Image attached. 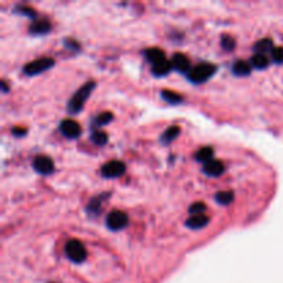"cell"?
<instances>
[{
    "instance_id": "cell-1",
    "label": "cell",
    "mask_w": 283,
    "mask_h": 283,
    "mask_svg": "<svg viewBox=\"0 0 283 283\" xmlns=\"http://www.w3.org/2000/svg\"><path fill=\"white\" fill-rule=\"evenodd\" d=\"M94 87H95V83H94V82H87L86 85L82 86L78 92L72 95V98L69 99V102H68V105H66L69 113H78L82 111V108L85 105L86 99L90 97V94H92L93 90H94Z\"/></svg>"
},
{
    "instance_id": "cell-2",
    "label": "cell",
    "mask_w": 283,
    "mask_h": 283,
    "mask_svg": "<svg viewBox=\"0 0 283 283\" xmlns=\"http://www.w3.org/2000/svg\"><path fill=\"white\" fill-rule=\"evenodd\" d=\"M217 68L213 64H199L196 66H192V69L188 72V79L192 83H205L216 73Z\"/></svg>"
},
{
    "instance_id": "cell-3",
    "label": "cell",
    "mask_w": 283,
    "mask_h": 283,
    "mask_svg": "<svg viewBox=\"0 0 283 283\" xmlns=\"http://www.w3.org/2000/svg\"><path fill=\"white\" fill-rule=\"evenodd\" d=\"M65 255L71 260L72 262L80 264L86 260L87 257V252L86 248L83 246V243L78 239H71L69 242H66L65 245Z\"/></svg>"
},
{
    "instance_id": "cell-4",
    "label": "cell",
    "mask_w": 283,
    "mask_h": 283,
    "mask_svg": "<svg viewBox=\"0 0 283 283\" xmlns=\"http://www.w3.org/2000/svg\"><path fill=\"white\" fill-rule=\"evenodd\" d=\"M54 66V60L50 58V57H42V58H37L35 61L29 63L24 66V73L28 75V76H35L39 73H43L44 71H49L50 68Z\"/></svg>"
},
{
    "instance_id": "cell-5",
    "label": "cell",
    "mask_w": 283,
    "mask_h": 283,
    "mask_svg": "<svg viewBox=\"0 0 283 283\" xmlns=\"http://www.w3.org/2000/svg\"><path fill=\"white\" fill-rule=\"evenodd\" d=\"M128 224L127 214L121 210H113L106 216V226L112 231H121Z\"/></svg>"
},
{
    "instance_id": "cell-6",
    "label": "cell",
    "mask_w": 283,
    "mask_h": 283,
    "mask_svg": "<svg viewBox=\"0 0 283 283\" xmlns=\"http://www.w3.org/2000/svg\"><path fill=\"white\" fill-rule=\"evenodd\" d=\"M126 171V164L121 160H111L106 162L102 167H101V174L105 178H118L122 174H125Z\"/></svg>"
},
{
    "instance_id": "cell-7",
    "label": "cell",
    "mask_w": 283,
    "mask_h": 283,
    "mask_svg": "<svg viewBox=\"0 0 283 283\" xmlns=\"http://www.w3.org/2000/svg\"><path fill=\"white\" fill-rule=\"evenodd\" d=\"M60 130L61 133L66 137V138H71V140H75L78 138L79 135L82 134V127L79 125L78 122L72 121V119H64L60 125Z\"/></svg>"
},
{
    "instance_id": "cell-8",
    "label": "cell",
    "mask_w": 283,
    "mask_h": 283,
    "mask_svg": "<svg viewBox=\"0 0 283 283\" xmlns=\"http://www.w3.org/2000/svg\"><path fill=\"white\" fill-rule=\"evenodd\" d=\"M33 169L39 174L47 176V174H51L54 171V163H53L51 157H49V156H36L35 160H33Z\"/></svg>"
},
{
    "instance_id": "cell-9",
    "label": "cell",
    "mask_w": 283,
    "mask_h": 283,
    "mask_svg": "<svg viewBox=\"0 0 283 283\" xmlns=\"http://www.w3.org/2000/svg\"><path fill=\"white\" fill-rule=\"evenodd\" d=\"M171 65H173V69L181 72V73H187V75H188V72L192 69L189 58L184 56V54H181V53H176V54L173 56V58H171Z\"/></svg>"
},
{
    "instance_id": "cell-10",
    "label": "cell",
    "mask_w": 283,
    "mask_h": 283,
    "mask_svg": "<svg viewBox=\"0 0 283 283\" xmlns=\"http://www.w3.org/2000/svg\"><path fill=\"white\" fill-rule=\"evenodd\" d=\"M224 170H225L224 163L221 160H216V159L205 163V166H203V173L209 177H219L224 173Z\"/></svg>"
},
{
    "instance_id": "cell-11",
    "label": "cell",
    "mask_w": 283,
    "mask_h": 283,
    "mask_svg": "<svg viewBox=\"0 0 283 283\" xmlns=\"http://www.w3.org/2000/svg\"><path fill=\"white\" fill-rule=\"evenodd\" d=\"M51 25L47 20H37L29 25V33L31 35H46L49 33Z\"/></svg>"
},
{
    "instance_id": "cell-12",
    "label": "cell",
    "mask_w": 283,
    "mask_h": 283,
    "mask_svg": "<svg viewBox=\"0 0 283 283\" xmlns=\"http://www.w3.org/2000/svg\"><path fill=\"white\" fill-rule=\"evenodd\" d=\"M173 69V65H171V61L169 60H162V61H159V63H156V64L152 65V73L157 76V78H162V76H166V75H169L170 71Z\"/></svg>"
},
{
    "instance_id": "cell-13",
    "label": "cell",
    "mask_w": 283,
    "mask_h": 283,
    "mask_svg": "<svg viewBox=\"0 0 283 283\" xmlns=\"http://www.w3.org/2000/svg\"><path fill=\"white\" fill-rule=\"evenodd\" d=\"M210 219L206 216V214H196V216H192L191 219L187 220V226L191 228V229H202L209 224Z\"/></svg>"
},
{
    "instance_id": "cell-14",
    "label": "cell",
    "mask_w": 283,
    "mask_h": 283,
    "mask_svg": "<svg viewBox=\"0 0 283 283\" xmlns=\"http://www.w3.org/2000/svg\"><path fill=\"white\" fill-rule=\"evenodd\" d=\"M232 72H234L236 76H248L252 72V65L250 63H246V61H236L232 66Z\"/></svg>"
},
{
    "instance_id": "cell-15",
    "label": "cell",
    "mask_w": 283,
    "mask_h": 283,
    "mask_svg": "<svg viewBox=\"0 0 283 283\" xmlns=\"http://www.w3.org/2000/svg\"><path fill=\"white\" fill-rule=\"evenodd\" d=\"M250 65L254 69H265L269 65V58L265 54H255L250 58Z\"/></svg>"
},
{
    "instance_id": "cell-16",
    "label": "cell",
    "mask_w": 283,
    "mask_h": 283,
    "mask_svg": "<svg viewBox=\"0 0 283 283\" xmlns=\"http://www.w3.org/2000/svg\"><path fill=\"white\" fill-rule=\"evenodd\" d=\"M253 49H254V51H257V54H265L267 56V53L268 51L272 53V50L275 47H274V43H272L271 39H261V40L255 43Z\"/></svg>"
},
{
    "instance_id": "cell-17",
    "label": "cell",
    "mask_w": 283,
    "mask_h": 283,
    "mask_svg": "<svg viewBox=\"0 0 283 283\" xmlns=\"http://www.w3.org/2000/svg\"><path fill=\"white\" fill-rule=\"evenodd\" d=\"M144 56L147 57V60H148L152 65L156 64V63H159V61H162V60H164V53H163L160 49H157V47L148 49L145 51Z\"/></svg>"
},
{
    "instance_id": "cell-18",
    "label": "cell",
    "mask_w": 283,
    "mask_h": 283,
    "mask_svg": "<svg viewBox=\"0 0 283 283\" xmlns=\"http://www.w3.org/2000/svg\"><path fill=\"white\" fill-rule=\"evenodd\" d=\"M180 134V127L178 126H171L169 127L160 137V141L162 144H170V142H173Z\"/></svg>"
},
{
    "instance_id": "cell-19",
    "label": "cell",
    "mask_w": 283,
    "mask_h": 283,
    "mask_svg": "<svg viewBox=\"0 0 283 283\" xmlns=\"http://www.w3.org/2000/svg\"><path fill=\"white\" fill-rule=\"evenodd\" d=\"M213 155H214L213 148H210V147H203V148H200L198 152H196L195 157H196L198 162H202L205 164V163L213 160Z\"/></svg>"
},
{
    "instance_id": "cell-20",
    "label": "cell",
    "mask_w": 283,
    "mask_h": 283,
    "mask_svg": "<svg viewBox=\"0 0 283 283\" xmlns=\"http://www.w3.org/2000/svg\"><path fill=\"white\" fill-rule=\"evenodd\" d=\"M234 200V192L231 191H221L216 193V202L219 205H229Z\"/></svg>"
},
{
    "instance_id": "cell-21",
    "label": "cell",
    "mask_w": 283,
    "mask_h": 283,
    "mask_svg": "<svg viewBox=\"0 0 283 283\" xmlns=\"http://www.w3.org/2000/svg\"><path fill=\"white\" fill-rule=\"evenodd\" d=\"M104 196H106V195H104ZM104 196H97V198L92 199V202L87 205L89 214H98L101 212V203L104 202Z\"/></svg>"
},
{
    "instance_id": "cell-22",
    "label": "cell",
    "mask_w": 283,
    "mask_h": 283,
    "mask_svg": "<svg viewBox=\"0 0 283 283\" xmlns=\"http://www.w3.org/2000/svg\"><path fill=\"white\" fill-rule=\"evenodd\" d=\"M112 119L113 115L111 112H101L94 118L93 123H94V126H105V125H108Z\"/></svg>"
},
{
    "instance_id": "cell-23",
    "label": "cell",
    "mask_w": 283,
    "mask_h": 283,
    "mask_svg": "<svg viewBox=\"0 0 283 283\" xmlns=\"http://www.w3.org/2000/svg\"><path fill=\"white\" fill-rule=\"evenodd\" d=\"M162 98L169 102V104H180L183 101V97L174 92H170V90H163L162 92Z\"/></svg>"
},
{
    "instance_id": "cell-24",
    "label": "cell",
    "mask_w": 283,
    "mask_h": 283,
    "mask_svg": "<svg viewBox=\"0 0 283 283\" xmlns=\"http://www.w3.org/2000/svg\"><path fill=\"white\" fill-rule=\"evenodd\" d=\"M92 141L95 145H105L108 141V135L104 131H99V130H94L92 134Z\"/></svg>"
},
{
    "instance_id": "cell-25",
    "label": "cell",
    "mask_w": 283,
    "mask_h": 283,
    "mask_svg": "<svg viewBox=\"0 0 283 283\" xmlns=\"http://www.w3.org/2000/svg\"><path fill=\"white\" fill-rule=\"evenodd\" d=\"M221 47L225 51H232L235 49V40L231 36L224 35L221 37Z\"/></svg>"
},
{
    "instance_id": "cell-26",
    "label": "cell",
    "mask_w": 283,
    "mask_h": 283,
    "mask_svg": "<svg viewBox=\"0 0 283 283\" xmlns=\"http://www.w3.org/2000/svg\"><path fill=\"white\" fill-rule=\"evenodd\" d=\"M271 58L276 64H283V47H275L272 50Z\"/></svg>"
},
{
    "instance_id": "cell-27",
    "label": "cell",
    "mask_w": 283,
    "mask_h": 283,
    "mask_svg": "<svg viewBox=\"0 0 283 283\" xmlns=\"http://www.w3.org/2000/svg\"><path fill=\"white\" fill-rule=\"evenodd\" d=\"M206 210V205L205 203H202V202H196V203H193V205L188 209V212L191 213L192 216H196V214H203Z\"/></svg>"
},
{
    "instance_id": "cell-28",
    "label": "cell",
    "mask_w": 283,
    "mask_h": 283,
    "mask_svg": "<svg viewBox=\"0 0 283 283\" xmlns=\"http://www.w3.org/2000/svg\"><path fill=\"white\" fill-rule=\"evenodd\" d=\"M15 11H17V13H20V14L25 15V17H29V18H36V13L33 8L25 7V6H20V7L15 8Z\"/></svg>"
},
{
    "instance_id": "cell-29",
    "label": "cell",
    "mask_w": 283,
    "mask_h": 283,
    "mask_svg": "<svg viewBox=\"0 0 283 283\" xmlns=\"http://www.w3.org/2000/svg\"><path fill=\"white\" fill-rule=\"evenodd\" d=\"M64 43H65V47H68V49H72L73 51H78L79 50L78 42H73V40H71V39H66V40H64Z\"/></svg>"
},
{
    "instance_id": "cell-30",
    "label": "cell",
    "mask_w": 283,
    "mask_h": 283,
    "mask_svg": "<svg viewBox=\"0 0 283 283\" xmlns=\"http://www.w3.org/2000/svg\"><path fill=\"white\" fill-rule=\"evenodd\" d=\"M11 133H13L15 137H22V135L27 134V130L22 127H14L13 130H11Z\"/></svg>"
},
{
    "instance_id": "cell-31",
    "label": "cell",
    "mask_w": 283,
    "mask_h": 283,
    "mask_svg": "<svg viewBox=\"0 0 283 283\" xmlns=\"http://www.w3.org/2000/svg\"><path fill=\"white\" fill-rule=\"evenodd\" d=\"M1 90H3V93L8 92V87L7 85H6V82H1Z\"/></svg>"
}]
</instances>
